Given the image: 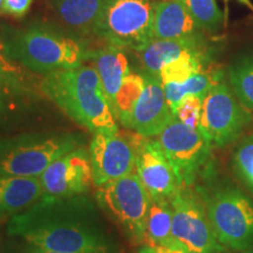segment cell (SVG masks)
I'll return each instance as SVG.
<instances>
[{
    "label": "cell",
    "instance_id": "obj_1",
    "mask_svg": "<svg viewBox=\"0 0 253 253\" xmlns=\"http://www.w3.org/2000/svg\"><path fill=\"white\" fill-rule=\"evenodd\" d=\"M99 209L84 195L42 197L8 220L7 233L28 245L60 253H122Z\"/></svg>",
    "mask_w": 253,
    "mask_h": 253
},
{
    "label": "cell",
    "instance_id": "obj_2",
    "mask_svg": "<svg viewBox=\"0 0 253 253\" xmlns=\"http://www.w3.org/2000/svg\"><path fill=\"white\" fill-rule=\"evenodd\" d=\"M41 90L88 130H119L118 120L94 66L80 65L48 73L41 82Z\"/></svg>",
    "mask_w": 253,
    "mask_h": 253
},
{
    "label": "cell",
    "instance_id": "obj_3",
    "mask_svg": "<svg viewBox=\"0 0 253 253\" xmlns=\"http://www.w3.org/2000/svg\"><path fill=\"white\" fill-rule=\"evenodd\" d=\"M4 41L11 59L41 74L78 67L94 54L79 41L47 26L14 32Z\"/></svg>",
    "mask_w": 253,
    "mask_h": 253
},
{
    "label": "cell",
    "instance_id": "obj_4",
    "mask_svg": "<svg viewBox=\"0 0 253 253\" xmlns=\"http://www.w3.org/2000/svg\"><path fill=\"white\" fill-rule=\"evenodd\" d=\"M84 147L78 134H25L0 141V176L40 177L56 158Z\"/></svg>",
    "mask_w": 253,
    "mask_h": 253
},
{
    "label": "cell",
    "instance_id": "obj_5",
    "mask_svg": "<svg viewBox=\"0 0 253 253\" xmlns=\"http://www.w3.org/2000/svg\"><path fill=\"white\" fill-rule=\"evenodd\" d=\"M97 207L121 227L132 244H144L150 195L135 171L95 190Z\"/></svg>",
    "mask_w": 253,
    "mask_h": 253
},
{
    "label": "cell",
    "instance_id": "obj_6",
    "mask_svg": "<svg viewBox=\"0 0 253 253\" xmlns=\"http://www.w3.org/2000/svg\"><path fill=\"white\" fill-rule=\"evenodd\" d=\"M151 0H106L93 32L110 46L140 52L154 41Z\"/></svg>",
    "mask_w": 253,
    "mask_h": 253
},
{
    "label": "cell",
    "instance_id": "obj_7",
    "mask_svg": "<svg viewBox=\"0 0 253 253\" xmlns=\"http://www.w3.org/2000/svg\"><path fill=\"white\" fill-rule=\"evenodd\" d=\"M209 220L219 244L237 251L253 246V202L235 189L220 190L210 198Z\"/></svg>",
    "mask_w": 253,
    "mask_h": 253
},
{
    "label": "cell",
    "instance_id": "obj_8",
    "mask_svg": "<svg viewBox=\"0 0 253 253\" xmlns=\"http://www.w3.org/2000/svg\"><path fill=\"white\" fill-rule=\"evenodd\" d=\"M155 141L172 166L182 186L194 182L209 160L212 145L201 129L191 128L175 116Z\"/></svg>",
    "mask_w": 253,
    "mask_h": 253
},
{
    "label": "cell",
    "instance_id": "obj_9",
    "mask_svg": "<svg viewBox=\"0 0 253 253\" xmlns=\"http://www.w3.org/2000/svg\"><path fill=\"white\" fill-rule=\"evenodd\" d=\"M251 119L232 89L220 81L204 97L199 129L211 144L225 147L242 135Z\"/></svg>",
    "mask_w": 253,
    "mask_h": 253
},
{
    "label": "cell",
    "instance_id": "obj_10",
    "mask_svg": "<svg viewBox=\"0 0 253 253\" xmlns=\"http://www.w3.org/2000/svg\"><path fill=\"white\" fill-rule=\"evenodd\" d=\"M172 236L177 245L186 253H223L209 220L208 213L191 192L183 186L173 196Z\"/></svg>",
    "mask_w": 253,
    "mask_h": 253
},
{
    "label": "cell",
    "instance_id": "obj_11",
    "mask_svg": "<svg viewBox=\"0 0 253 253\" xmlns=\"http://www.w3.org/2000/svg\"><path fill=\"white\" fill-rule=\"evenodd\" d=\"M89 156L94 185L125 177L135 171V149L129 132L101 130L94 132L90 142Z\"/></svg>",
    "mask_w": 253,
    "mask_h": 253
},
{
    "label": "cell",
    "instance_id": "obj_12",
    "mask_svg": "<svg viewBox=\"0 0 253 253\" xmlns=\"http://www.w3.org/2000/svg\"><path fill=\"white\" fill-rule=\"evenodd\" d=\"M135 149V172L153 198L171 201L182 188L175 170L157 142L137 132H129Z\"/></svg>",
    "mask_w": 253,
    "mask_h": 253
},
{
    "label": "cell",
    "instance_id": "obj_13",
    "mask_svg": "<svg viewBox=\"0 0 253 253\" xmlns=\"http://www.w3.org/2000/svg\"><path fill=\"white\" fill-rule=\"evenodd\" d=\"M39 178L43 197L69 198L86 195L93 183L89 151L80 147L62 155Z\"/></svg>",
    "mask_w": 253,
    "mask_h": 253
},
{
    "label": "cell",
    "instance_id": "obj_14",
    "mask_svg": "<svg viewBox=\"0 0 253 253\" xmlns=\"http://www.w3.org/2000/svg\"><path fill=\"white\" fill-rule=\"evenodd\" d=\"M143 77V91L125 126L145 137H156L171 122L173 113L168 104L161 79L148 73Z\"/></svg>",
    "mask_w": 253,
    "mask_h": 253
},
{
    "label": "cell",
    "instance_id": "obj_15",
    "mask_svg": "<svg viewBox=\"0 0 253 253\" xmlns=\"http://www.w3.org/2000/svg\"><path fill=\"white\" fill-rule=\"evenodd\" d=\"M42 197L39 177L0 176V221L9 220Z\"/></svg>",
    "mask_w": 253,
    "mask_h": 253
},
{
    "label": "cell",
    "instance_id": "obj_16",
    "mask_svg": "<svg viewBox=\"0 0 253 253\" xmlns=\"http://www.w3.org/2000/svg\"><path fill=\"white\" fill-rule=\"evenodd\" d=\"M197 28L183 0H161L155 4L153 25L155 40L194 37Z\"/></svg>",
    "mask_w": 253,
    "mask_h": 253
},
{
    "label": "cell",
    "instance_id": "obj_17",
    "mask_svg": "<svg viewBox=\"0 0 253 253\" xmlns=\"http://www.w3.org/2000/svg\"><path fill=\"white\" fill-rule=\"evenodd\" d=\"M94 67L102 84V88L114 112L116 95H118L122 82L130 73L129 61L125 52L115 46L107 47L94 53Z\"/></svg>",
    "mask_w": 253,
    "mask_h": 253
},
{
    "label": "cell",
    "instance_id": "obj_18",
    "mask_svg": "<svg viewBox=\"0 0 253 253\" xmlns=\"http://www.w3.org/2000/svg\"><path fill=\"white\" fill-rule=\"evenodd\" d=\"M199 47L198 38L194 36L182 39L154 40L137 53L148 74L160 78V72L164 66L179 58L183 53L199 49Z\"/></svg>",
    "mask_w": 253,
    "mask_h": 253
},
{
    "label": "cell",
    "instance_id": "obj_19",
    "mask_svg": "<svg viewBox=\"0 0 253 253\" xmlns=\"http://www.w3.org/2000/svg\"><path fill=\"white\" fill-rule=\"evenodd\" d=\"M145 243L151 246L181 249L172 236V209L168 199L150 197L148 211Z\"/></svg>",
    "mask_w": 253,
    "mask_h": 253
},
{
    "label": "cell",
    "instance_id": "obj_20",
    "mask_svg": "<svg viewBox=\"0 0 253 253\" xmlns=\"http://www.w3.org/2000/svg\"><path fill=\"white\" fill-rule=\"evenodd\" d=\"M223 81V74L213 68H204L203 71L196 73L190 77L183 84H163L164 94H166L168 104L172 113L175 112L177 106L188 95H196V96L204 99L209 91Z\"/></svg>",
    "mask_w": 253,
    "mask_h": 253
},
{
    "label": "cell",
    "instance_id": "obj_21",
    "mask_svg": "<svg viewBox=\"0 0 253 253\" xmlns=\"http://www.w3.org/2000/svg\"><path fill=\"white\" fill-rule=\"evenodd\" d=\"M60 18L82 32L93 31L106 0H53Z\"/></svg>",
    "mask_w": 253,
    "mask_h": 253
},
{
    "label": "cell",
    "instance_id": "obj_22",
    "mask_svg": "<svg viewBox=\"0 0 253 253\" xmlns=\"http://www.w3.org/2000/svg\"><path fill=\"white\" fill-rule=\"evenodd\" d=\"M205 55L201 48L189 50L164 66L160 72L162 84H183L196 73L205 68Z\"/></svg>",
    "mask_w": 253,
    "mask_h": 253
},
{
    "label": "cell",
    "instance_id": "obj_23",
    "mask_svg": "<svg viewBox=\"0 0 253 253\" xmlns=\"http://www.w3.org/2000/svg\"><path fill=\"white\" fill-rule=\"evenodd\" d=\"M229 78L237 99L253 112V55L245 56L231 66Z\"/></svg>",
    "mask_w": 253,
    "mask_h": 253
},
{
    "label": "cell",
    "instance_id": "obj_24",
    "mask_svg": "<svg viewBox=\"0 0 253 253\" xmlns=\"http://www.w3.org/2000/svg\"><path fill=\"white\" fill-rule=\"evenodd\" d=\"M144 88V77L143 75L136 74V73H129L122 82L118 95H116L115 104H114V114L118 121L122 126L128 120L129 115L132 112V108L140 99L142 91Z\"/></svg>",
    "mask_w": 253,
    "mask_h": 253
},
{
    "label": "cell",
    "instance_id": "obj_25",
    "mask_svg": "<svg viewBox=\"0 0 253 253\" xmlns=\"http://www.w3.org/2000/svg\"><path fill=\"white\" fill-rule=\"evenodd\" d=\"M190 15L199 30L207 32L219 31L224 23V14L216 0H183Z\"/></svg>",
    "mask_w": 253,
    "mask_h": 253
},
{
    "label": "cell",
    "instance_id": "obj_26",
    "mask_svg": "<svg viewBox=\"0 0 253 253\" xmlns=\"http://www.w3.org/2000/svg\"><path fill=\"white\" fill-rule=\"evenodd\" d=\"M24 95L23 84L0 77V120L7 118L18 109Z\"/></svg>",
    "mask_w": 253,
    "mask_h": 253
},
{
    "label": "cell",
    "instance_id": "obj_27",
    "mask_svg": "<svg viewBox=\"0 0 253 253\" xmlns=\"http://www.w3.org/2000/svg\"><path fill=\"white\" fill-rule=\"evenodd\" d=\"M233 162L243 181L253 189V135L246 136L239 142Z\"/></svg>",
    "mask_w": 253,
    "mask_h": 253
},
{
    "label": "cell",
    "instance_id": "obj_28",
    "mask_svg": "<svg viewBox=\"0 0 253 253\" xmlns=\"http://www.w3.org/2000/svg\"><path fill=\"white\" fill-rule=\"evenodd\" d=\"M203 100L204 99L196 95H188L177 106L176 110L173 112V116L184 125L199 129Z\"/></svg>",
    "mask_w": 253,
    "mask_h": 253
},
{
    "label": "cell",
    "instance_id": "obj_29",
    "mask_svg": "<svg viewBox=\"0 0 253 253\" xmlns=\"http://www.w3.org/2000/svg\"><path fill=\"white\" fill-rule=\"evenodd\" d=\"M17 63L8 55L5 41L0 37V77L24 84L23 72Z\"/></svg>",
    "mask_w": 253,
    "mask_h": 253
},
{
    "label": "cell",
    "instance_id": "obj_30",
    "mask_svg": "<svg viewBox=\"0 0 253 253\" xmlns=\"http://www.w3.org/2000/svg\"><path fill=\"white\" fill-rule=\"evenodd\" d=\"M33 0H2L4 13L20 18L30 11Z\"/></svg>",
    "mask_w": 253,
    "mask_h": 253
},
{
    "label": "cell",
    "instance_id": "obj_31",
    "mask_svg": "<svg viewBox=\"0 0 253 253\" xmlns=\"http://www.w3.org/2000/svg\"><path fill=\"white\" fill-rule=\"evenodd\" d=\"M138 253H186L182 249H172L168 246H151L147 245L142 248Z\"/></svg>",
    "mask_w": 253,
    "mask_h": 253
},
{
    "label": "cell",
    "instance_id": "obj_32",
    "mask_svg": "<svg viewBox=\"0 0 253 253\" xmlns=\"http://www.w3.org/2000/svg\"><path fill=\"white\" fill-rule=\"evenodd\" d=\"M20 253H60V252H54V251H48V250H43L38 248V246H33V245H28L25 243L24 248L21 249Z\"/></svg>",
    "mask_w": 253,
    "mask_h": 253
},
{
    "label": "cell",
    "instance_id": "obj_33",
    "mask_svg": "<svg viewBox=\"0 0 253 253\" xmlns=\"http://www.w3.org/2000/svg\"><path fill=\"white\" fill-rule=\"evenodd\" d=\"M4 13V7H2V0H0V14Z\"/></svg>",
    "mask_w": 253,
    "mask_h": 253
},
{
    "label": "cell",
    "instance_id": "obj_34",
    "mask_svg": "<svg viewBox=\"0 0 253 253\" xmlns=\"http://www.w3.org/2000/svg\"><path fill=\"white\" fill-rule=\"evenodd\" d=\"M243 253H253V250H245Z\"/></svg>",
    "mask_w": 253,
    "mask_h": 253
}]
</instances>
